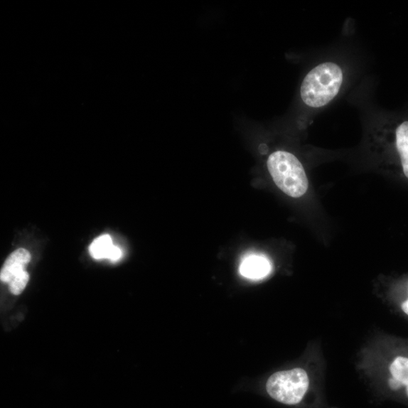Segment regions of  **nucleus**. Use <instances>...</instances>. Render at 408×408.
<instances>
[{
    "label": "nucleus",
    "instance_id": "7",
    "mask_svg": "<svg viewBox=\"0 0 408 408\" xmlns=\"http://www.w3.org/2000/svg\"><path fill=\"white\" fill-rule=\"evenodd\" d=\"M113 247L112 237L104 235L94 240L90 247V254L95 259H109Z\"/></svg>",
    "mask_w": 408,
    "mask_h": 408
},
{
    "label": "nucleus",
    "instance_id": "5",
    "mask_svg": "<svg viewBox=\"0 0 408 408\" xmlns=\"http://www.w3.org/2000/svg\"><path fill=\"white\" fill-rule=\"evenodd\" d=\"M270 261L265 257L249 255L245 257L240 267V273L251 280H260L266 278L271 272Z\"/></svg>",
    "mask_w": 408,
    "mask_h": 408
},
{
    "label": "nucleus",
    "instance_id": "1",
    "mask_svg": "<svg viewBox=\"0 0 408 408\" xmlns=\"http://www.w3.org/2000/svg\"><path fill=\"white\" fill-rule=\"evenodd\" d=\"M344 82V72L338 63H323L311 69L304 77L300 96L311 109H321L339 95Z\"/></svg>",
    "mask_w": 408,
    "mask_h": 408
},
{
    "label": "nucleus",
    "instance_id": "2",
    "mask_svg": "<svg viewBox=\"0 0 408 408\" xmlns=\"http://www.w3.org/2000/svg\"><path fill=\"white\" fill-rule=\"evenodd\" d=\"M267 166L275 185L286 195L297 198L306 193L308 178L295 155L284 151H275L269 156Z\"/></svg>",
    "mask_w": 408,
    "mask_h": 408
},
{
    "label": "nucleus",
    "instance_id": "11",
    "mask_svg": "<svg viewBox=\"0 0 408 408\" xmlns=\"http://www.w3.org/2000/svg\"><path fill=\"white\" fill-rule=\"evenodd\" d=\"M402 310L408 316V299L402 305Z\"/></svg>",
    "mask_w": 408,
    "mask_h": 408
},
{
    "label": "nucleus",
    "instance_id": "3",
    "mask_svg": "<svg viewBox=\"0 0 408 408\" xmlns=\"http://www.w3.org/2000/svg\"><path fill=\"white\" fill-rule=\"evenodd\" d=\"M309 380L301 368L277 372L267 382L271 397L284 404H297L301 402L308 389Z\"/></svg>",
    "mask_w": 408,
    "mask_h": 408
},
{
    "label": "nucleus",
    "instance_id": "10",
    "mask_svg": "<svg viewBox=\"0 0 408 408\" xmlns=\"http://www.w3.org/2000/svg\"><path fill=\"white\" fill-rule=\"evenodd\" d=\"M390 387L393 390H397L402 387V384L397 380L392 378L389 381Z\"/></svg>",
    "mask_w": 408,
    "mask_h": 408
},
{
    "label": "nucleus",
    "instance_id": "4",
    "mask_svg": "<svg viewBox=\"0 0 408 408\" xmlns=\"http://www.w3.org/2000/svg\"><path fill=\"white\" fill-rule=\"evenodd\" d=\"M31 261V254L25 249H19L14 252L6 261L0 274V278L4 283L9 284L17 275L26 271Z\"/></svg>",
    "mask_w": 408,
    "mask_h": 408
},
{
    "label": "nucleus",
    "instance_id": "9",
    "mask_svg": "<svg viewBox=\"0 0 408 408\" xmlns=\"http://www.w3.org/2000/svg\"><path fill=\"white\" fill-rule=\"evenodd\" d=\"M29 281V274L25 271L17 275L16 277L9 283V290L11 294L15 295L20 294L23 290Z\"/></svg>",
    "mask_w": 408,
    "mask_h": 408
},
{
    "label": "nucleus",
    "instance_id": "6",
    "mask_svg": "<svg viewBox=\"0 0 408 408\" xmlns=\"http://www.w3.org/2000/svg\"><path fill=\"white\" fill-rule=\"evenodd\" d=\"M394 142L399 154L403 172L408 178V122H404L396 127Z\"/></svg>",
    "mask_w": 408,
    "mask_h": 408
},
{
    "label": "nucleus",
    "instance_id": "8",
    "mask_svg": "<svg viewBox=\"0 0 408 408\" xmlns=\"http://www.w3.org/2000/svg\"><path fill=\"white\" fill-rule=\"evenodd\" d=\"M392 378L397 380L402 386L408 387V358L398 357L390 366Z\"/></svg>",
    "mask_w": 408,
    "mask_h": 408
}]
</instances>
